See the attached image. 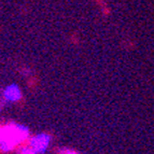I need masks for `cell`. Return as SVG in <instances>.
Segmentation results:
<instances>
[{
	"label": "cell",
	"instance_id": "1",
	"mask_svg": "<svg viewBox=\"0 0 154 154\" xmlns=\"http://www.w3.org/2000/svg\"><path fill=\"white\" fill-rule=\"evenodd\" d=\"M50 143V137L46 135H39L36 136L31 141V148H32L37 153L44 152Z\"/></svg>",
	"mask_w": 154,
	"mask_h": 154
},
{
	"label": "cell",
	"instance_id": "2",
	"mask_svg": "<svg viewBox=\"0 0 154 154\" xmlns=\"http://www.w3.org/2000/svg\"><path fill=\"white\" fill-rule=\"evenodd\" d=\"M5 99L10 100V101H16L21 97V91L16 85H11V86L5 88Z\"/></svg>",
	"mask_w": 154,
	"mask_h": 154
},
{
	"label": "cell",
	"instance_id": "3",
	"mask_svg": "<svg viewBox=\"0 0 154 154\" xmlns=\"http://www.w3.org/2000/svg\"><path fill=\"white\" fill-rule=\"evenodd\" d=\"M37 152L35 151V150L32 149V148H27V149H24L23 152H22V154H36Z\"/></svg>",
	"mask_w": 154,
	"mask_h": 154
}]
</instances>
